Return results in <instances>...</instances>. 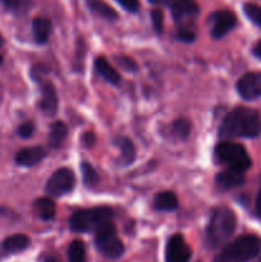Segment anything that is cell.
Here are the masks:
<instances>
[{"instance_id":"obj_18","label":"cell","mask_w":261,"mask_h":262,"mask_svg":"<svg viewBox=\"0 0 261 262\" xmlns=\"http://www.w3.org/2000/svg\"><path fill=\"white\" fill-rule=\"evenodd\" d=\"M179 202L176 194L171 191L159 192L153 201V207L156 211H165L170 212L178 209Z\"/></svg>"},{"instance_id":"obj_23","label":"cell","mask_w":261,"mask_h":262,"mask_svg":"<svg viewBox=\"0 0 261 262\" xmlns=\"http://www.w3.org/2000/svg\"><path fill=\"white\" fill-rule=\"evenodd\" d=\"M192 124L188 119H184V118H178V119L174 120L170 125V135L173 136L177 140H186L187 137L191 133Z\"/></svg>"},{"instance_id":"obj_15","label":"cell","mask_w":261,"mask_h":262,"mask_svg":"<svg viewBox=\"0 0 261 262\" xmlns=\"http://www.w3.org/2000/svg\"><path fill=\"white\" fill-rule=\"evenodd\" d=\"M113 143L114 146H117L118 148L120 150V158L118 160V163L120 164L122 166H127L130 165V164L135 161L136 159V147L133 145L132 141L129 138L124 137V136H118L113 140Z\"/></svg>"},{"instance_id":"obj_22","label":"cell","mask_w":261,"mask_h":262,"mask_svg":"<svg viewBox=\"0 0 261 262\" xmlns=\"http://www.w3.org/2000/svg\"><path fill=\"white\" fill-rule=\"evenodd\" d=\"M33 209L38 217H41L42 220H51L55 216L56 206L53 200L48 199V197H41V199L36 200L33 202Z\"/></svg>"},{"instance_id":"obj_34","label":"cell","mask_w":261,"mask_h":262,"mask_svg":"<svg viewBox=\"0 0 261 262\" xmlns=\"http://www.w3.org/2000/svg\"><path fill=\"white\" fill-rule=\"evenodd\" d=\"M94 141H95V136L92 132H87L86 135L83 136V142L86 143L87 146L92 145V143H94Z\"/></svg>"},{"instance_id":"obj_31","label":"cell","mask_w":261,"mask_h":262,"mask_svg":"<svg viewBox=\"0 0 261 262\" xmlns=\"http://www.w3.org/2000/svg\"><path fill=\"white\" fill-rule=\"evenodd\" d=\"M117 2L129 13H136L140 9V3H138V0H117Z\"/></svg>"},{"instance_id":"obj_7","label":"cell","mask_w":261,"mask_h":262,"mask_svg":"<svg viewBox=\"0 0 261 262\" xmlns=\"http://www.w3.org/2000/svg\"><path fill=\"white\" fill-rule=\"evenodd\" d=\"M74 184H76V177L73 170L69 168H60L54 171L53 176L49 178L45 191L50 196L61 197L71 193L74 188Z\"/></svg>"},{"instance_id":"obj_5","label":"cell","mask_w":261,"mask_h":262,"mask_svg":"<svg viewBox=\"0 0 261 262\" xmlns=\"http://www.w3.org/2000/svg\"><path fill=\"white\" fill-rule=\"evenodd\" d=\"M214 155L219 163L225 164L228 168L235 169L243 173L252 165V160L246 148L237 142L224 141V142L217 143L215 146Z\"/></svg>"},{"instance_id":"obj_30","label":"cell","mask_w":261,"mask_h":262,"mask_svg":"<svg viewBox=\"0 0 261 262\" xmlns=\"http://www.w3.org/2000/svg\"><path fill=\"white\" fill-rule=\"evenodd\" d=\"M33 132H35V124H33L32 122H30V120L22 123V124L18 127V130H17L19 137L22 138H30L31 136L33 135Z\"/></svg>"},{"instance_id":"obj_8","label":"cell","mask_w":261,"mask_h":262,"mask_svg":"<svg viewBox=\"0 0 261 262\" xmlns=\"http://www.w3.org/2000/svg\"><path fill=\"white\" fill-rule=\"evenodd\" d=\"M192 256V251L183 235L177 233L171 235L166 242L165 260L166 262H188Z\"/></svg>"},{"instance_id":"obj_19","label":"cell","mask_w":261,"mask_h":262,"mask_svg":"<svg viewBox=\"0 0 261 262\" xmlns=\"http://www.w3.org/2000/svg\"><path fill=\"white\" fill-rule=\"evenodd\" d=\"M30 246V238L26 234H13L3 241V250L8 253L22 252Z\"/></svg>"},{"instance_id":"obj_32","label":"cell","mask_w":261,"mask_h":262,"mask_svg":"<svg viewBox=\"0 0 261 262\" xmlns=\"http://www.w3.org/2000/svg\"><path fill=\"white\" fill-rule=\"evenodd\" d=\"M2 2H3V4L8 8V9L15 10V9H18L20 5H22L23 0H2Z\"/></svg>"},{"instance_id":"obj_27","label":"cell","mask_w":261,"mask_h":262,"mask_svg":"<svg viewBox=\"0 0 261 262\" xmlns=\"http://www.w3.org/2000/svg\"><path fill=\"white\" fill-rule=\"evenodd\" d=\"M153 27L158 35H161L164 30V14L160 9H154L150 13Z\"/></svg>"},{"instance_id":"obj_38","label":"cell","mask_w":261,"mask_h":262,"mask_svg":"<svg viewBox=\"0 0 261 262\" xmlns=\"http://www.w3.org/2000/svg\"><path fill=\"white\" fill-rule=\"evenodd\" d=\"M2 45H3V37L0 36V46H2Z\"/></svg>"},{"instance_id":"obj_35","label":"cell","mask_w":261,"mask_h":262,"mask_svg":"<svg viewBox=\"0 0 261 262\" xmlns=\"http://www.w3.org/2000/svg\"><path fill=\"white\" fill-rule=\"evenodd\" d=\"M252 54L256 56V58H258L261 60V41H258V42L253 46Z\"/></svg>"},{"instance_id":"obj_2","label":"cell","mask_w":261,"mask_h":262,"mask_svg":"<svg viewBox=\"0 0 261 262\" xmlns=\"http://www.w3.org/2000/svg\"><path fill=\"white\" fill-rule=\"evenodd\" d=\"M237 228L235 214L227 206L215 207L211 212L206 230H205V245L211 250L224 245Z\"/></svg>"},{"instance_id":"obj_20","label":"cell","mask_w":261,"mask_h":262,"mask_svg":"<svg viewBox=\"0 0 261 262\" xmlns=\"http://www.w3.org/2000/svg\"><path fill=\"white\" fill-rule=\"evenodd\" d=\"M67 135H68V127H67L66 123L61 122V120H56V122L51 123L48 137L50 147H60L61 143H63L64 140L67 138Z\"/></svg>"},{"instance_id":"obj_26","label":"cell","mask_w":261,"mask_h":262,"mask_svg":"<svg viewBox=\"0 0 261 262\" xmlns=\"http://www.w3.org/2000/svg\"><path fill=\"white\" fill-rule=\"evenodd\" d=\"M243 12H245L246 17H247L251 22L255 23L257 27L261 28V7L252 4V3H246V4L243 5Z\"/></svg>"},{"instance_id":"obj_12","label":"cell","mask_w":261,"mask_h":262,"mask_svg":"<svg viewBox=\"0 0 261 262\" xmlns=\"http://www.w3.org/2000/svg\"><path fill=\"white\" fill-rule=\"evenodd\" d=\"M200 13V7L196 0H174L171 2V15L177 23H184L193 19Z\"/></svg>"},{"instance_id":"obj_10","label":"cell","mask_w":261,"mask_h":262,"mask_svg":"<svg viewBox=\"0 0 261 262\" xmlns=\"http://www.w3.org/2000/svg\"><path fill=\"white\" fill-rule=\"evenodd\" d=\"M38 84H40L41 92L38 107L45 115L53 117L56 114L59 106V99L55 86L48 79H41V81H38Z\"/></svg>"},{"instance_id":"obj_6","label":"cell","mask_w":261,"mask_h":262,"mask_svg":"<svg viewBox=\"0 0 261 262\" xmlns=\"http://www.w3.org/2000/svg\"><path fill=\"white\" fill-rule=\"evenodd\" d=\"M95 232V246L105 257L110 260L119 258L124 253V245L117 235V228L112 220L100 224Z\"/></svg>"},{"instance_id":"obj_14","label":"cell","mask_w":261,"mask_h":262,"mask_svg":"<svg viewBox=\"0 0 261 262\" xmlns=\"http://www.w3.org/2000/svg\"><path fill=\"white\" fill-rule=\"evenodd\" d=\"M245 182V173L235 169L227 168L215 177V184L220 189H232L242 186Z\"/></svg>"},{"instance_id":"obj_36","label":"cell","mask_w":261,"mask_h":262,"mask_svg":"<svg viewBox=\"0 0 261 262\" xmlns=\"http://www.w3.org/2000/svg\"><path fill=\"white\" fill-rule=\"evenodd\" d=\"M153 4H171V0H148Z\"/></svg>"},{"instance_id":"obj_3","label":"cell","mask_w":261,"mask_h":262,"mask_svg":"<svg viewBox=\"0 0 261 262\" xmlns=\"http://www.w3.org/2000/svg\"><path fill=\"white\" fill-rule=\"evenodd\" d=\"M260 250V237L255 234L241 235L225 246L212 262H248L258 255Z\"/></svg>"},{"instance_id":"obj_4","label":"cell","mask_w":261,"mask_h":262,"mask_svg":"<svg viewBox=\"0 0 261 262\" xmlns=\"http://www.w3.org/2000/svg\"><path fill=\"white\" fill-rule=\"evenodd\" d=\"M114 211L109 206H96L77 210L69 219V228L76 233L95 230L100 224L112 220Z\"/></svg>"},{"instance_id":"obj_21","label":"cell","mask_w":261,"mask_h":262,"mask_svg":"<svg viewBox=\"0 0 261 262\" xmlns=\"http://www.w3.org/2000/svg\"><path fill=\"white\" fill-rule=\"evenodd\" d=\"M84 2H86L89 9L96 15H99V17L104 18L106 20L118 19V13L109 4H106L104 0H84Z\"/></svg>"},{"instance_id":"obj_1","label":"cell","mask_w":261,"mask_h":262,"mask_svg":"<svg viewBox=\"0 0 261 262\" xmlns=\"http://www.w3.org/2000/svg\"><path fill=\"white\" fill-rule=\"evenodd\" d=\"M260 135V113L245 106H237L228 113L219 127V136L224 138H255Z\"/></svg>"},{"instance_id":"obj_29","label":"cell","mask_w":261,"mask_h":262,"mask_svg":"<svg viewBox=\"0 0 261 262\" xmlns=\"http://www.w3.org/2000/svg\"><path fill=\"white\" fill-rule=\"evenodd\" d=\"M117 63L122 67L124 71L127 72H136L137 71V64L133 59L128 58V56H117Z\"/></svg>"},{"instance_id":"obj_13","label":"cell","mask_w":261,"mask_h":262,"mask_svg":"<svg viewBox=\"0 0 261 262\" xmlns=\"http://www.w3.org/2000/svg\"><path fill=\"white\" fill-rule=\"evenodd\" d=\"M46 158V151L41 146H32V147L20 148L15 154V164L25 168H31V166L37 165L38 163Z\"/></svg>"},{"instance_id":"obj_37","label":"cell","mask_w":261,"mask_h":262,"mask_svg":"<svg viewBox=\"0 0 261 262\" xmlns=\"http://www.w3.org/2000/svg\"><path fill=\"white\" fill-rule=\"evenodd\" d=\"M45 262H56V261L54 260V258H48V260H46Z\"/></svg>"},{"instance_id":"obj_11","label":"cell","mask_w":261,"mask_h":262,"mask_svg":"<svg viewBox=\"0 0 261 262\" xmlns=\"http://www.w3.org/2000/svg\"><path fill=\"white\" fill-rule=\"evenodd\" d=\"M212 27L210 31V35L215 40H219L223 36L227 35L228 32L233 30L237 25V17L230 10H217L212 13Z\"/></svg>"},{"instance_id":"obj_17","label":"cell","mask_w":261,"mask_h":262,"mask_svg":"<svg viewBox=\"0 0 261 262\" xmlns=\"http://www.w3.org/2000/svg\"><path fill=\"white\" fill-rule=\"evenodd\" d=\"M95 69L97 71V73L102 77L104 79H106L110 84H114L118 86L120 83V74L118 73L117 69L106 60L105 56H97L95 59Z\"/></svg>"},{"instance_id":"obj_28","label":"cell","mask_w":261,"mask_h":262,"mask_svg":"<svg viewBox=\"0 0 261 262\" xmlns=\"http://www.w3.org/2000/svg\"><path fill=\"white\" fill-rule=\"evenodd\" d=\"M177 38L182 42H193L196 38V33L188 26H179L177 31Z\"/></svg>"},{"instance_id":"obj_33","label":"cell","mask_w":261,"mask_h":262,"mask_svg":"<svg viewBox=\"0 0 261 262\" xmlns=\"http://www.w3.org/2000/svg\"><path fill=\"white\" fill-rule=\"evenodd\" d=\"M255 211L257 216L261 217V188L258 191L257 197H256V201H255Z\"/></svg>"},{"instance_id":"obj_16","label":"cell","mask_w":261,"mask_h":262,"mask_svg":"<svg viewBox=\"0 0 261 262\" xmlns=\"http://www.w3.org/2000/svg\"><path fill=\"white\" fill-rule=\"evenodd\" d=\"M51 20L45 17H37L32 20V35L35 38L36 43L44 45L49 41V37L51 35Z\"/></svg>"},{"instance_id":"obj_9","label":"cell","mask_w":261,"mask_h":262,"mask_svg":"<svg viewBox=\"0 0 261 262\" xmlns=\"http://www.w3.org/2000/svg\"><path fill=\"white\" fill-rule=\"evenodd\" d=\"M237 91L242 99L256 100L261 97V72H248L237 82Z\"/></svg>"},{"instance_id":"obj_24","label":"cell","mask_w":261,"mask_h":262,"mask_svg":"<svg viewBox=\"0 0 261 262\" xmlns=\"http://www.w3.org/2000/svg\"><path fill=\"white\" fill-rule=\"evenodd\" d=\"M69 262H86V247L79 239H74L68 247Z\"/></svg>"},{"instance_id":"obj_25","label":"cell","mask_w":261,"mask_h":262,"mask_svg":"<svg viewBox=\"0 0 261 262\" xmlns=\"http://www.w3.org/2000/svg\"><path fill=\"white\" fill-rule=\"evenodd\" d=\"M81 173L82 178H83V183L86 187H92L97 186L99 183V176H97L96 170L94 169V166L89 163V161H82L81 163Z\"/></svg>"}]
</instances>
